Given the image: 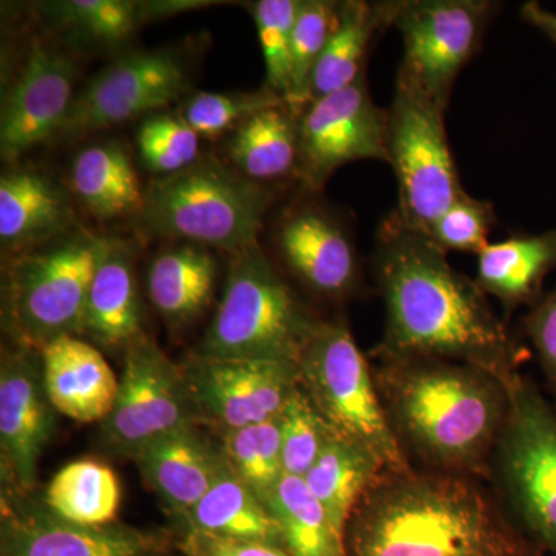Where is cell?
Here are the masks:
<instances>
[{
  "instance_id": "obj_1",
  "label": "cell",
  "mask_w": 556,
  "mask_h": 556,
  "mask_svg": "<svg viewBox=\"0 0 556 556\" xmlns=\"http://www.w3.org/2000/svg\"><path fill=\"white\" fill-rule=\"evenodd\" d=\"M376 289L386 305L376 362L438 357L473 365L510 383L530 356L508 320L477 280L448 262L427 233L408 228L396 211L382 219L371 257Z\"/></svg>"
},
{
  "instance_id": "obj_2",
  "label": "cell",
  "mask_w": 556,
  "mask_h": 556,
  "mask_svg": "<svg viewBox=\"0 0 556 556\" xmlns=\"http://www.w3.org/2000/svg\"><path fill=\"white\" fill-rule=\"evenodd\" d=\"M348 556H544L484 479L383 470L345 529Z\"/></svg>"
},
{
  "instance_id": "obj_3",
  "label": "cell",
  "mask_w": 556,
  "mask_h": 556,
  "mask_svg": "<svg viewBox=\"0 0 556 556\" xmlns=\"http://www.w3.org/2000/svg\"><path fill=\"white\" fill-rule=\"evenodd\" d=\"M375 376L409 466L490 482L510 407L508 383L473 365L438 357L376 362Z\"/></svg>"
},
{
  "instance_id": "obj_4",
  "label": "cell",
  "mask_w": 556,
  "mask_h": 556,
  "mask_svg": "<svg viewBox=\"0 0 556 556\" xmlns=\"http://www.w3.org/2000/svg\"><path fill=\"white\" fill-rule=\"evenodd\" d=\"M320 320L255 244L230 254L225 291L199 354L299 365Z\"/></svg>"
},
{
  "instance_id": "obj_5",
  "label": "cell",
  "mask_w": 556,
  "mask_h": 556,
  "mask_svg": "<svg viewBox=\"0 0 556 556\" xmlns=\"http://www.w3.org/2000/svg\"><path fill=\"white\" fill-rule=\"evenodd\" d=\"M273 192L214 156L150 181L141 218L153 233L233 252L258 244Z\"/></svg>"
},
{
  "instance_id": "obj_6",
  "label": "cell",
  "mask_w": 556,
  "mask_h": 556,
  "mask_svg": "<svg viewBox=\"0 0 556 556\" xmlns=\"http://www.w3.org/2000/svg\"><path fill=\"white\" fill-rule=\"evenodd\" d=\"M105 241L83 230L13 260L3 280V318L21 346L40 353L62 336L80 334Z\"/></svg>"
},
{
  "instance_id": "obj_7",
  "label": "cell",
  "mask_w": 556,
  "mask_h": 556,
  "mask_svg": "<svg viewBox=\"0 0 556 556\" xmlns=\"http://www.w3.org/2000/svg\"><path fill=\"white\" fill-rule=\"evenodd\" d=\"M300 388L340 437L364 445L387 470L412 467L388 424L375 365L342 317L321 318L299 361Z\"/></svg>"
},
{
  "instance_id": "obj_8",
  "label": "cell",
  "mask_w": 556,
  "mask_h": 556,
  "mask_svg": "<svg viewBox=\"0 0 556 556\" xmlns=\"http://www.w3.org/2000/svg\"><path fill=\"white\" fill-rule=\"evenodd\" d=\"M508 394L490 484L527 535L556 556V409L522 372L508 383Z\"/></svg>"
},
{
  "instance_id": "obj_9",
  "label": "cell",
  "mask_w": 556,
  "mask_h": 556,
  "mask_svg": "<svg viewBox=\"0 0 556 556\" xmlns=\"http://www.w3.org/2000/svg\"><path fill=\"white\" fill-rule=\"evenodd\" d=\"M445 110L397 72L387 109L388 164L397 181L399 218L417 232L433 223L464 192L445 129Z\"/></svg>"
},
{
  "instance_id": "obj_10",
  "label": "cell",
  "mask_w": 556,
  "mask_h": 556,
  "mask_svg": "<svg viewBox=\"0 0 556 556\" xmlns=\"http://www.w3.org/2000/svg\"><path fill=\"white\" fill-rule=\"evenodd\" d=\"M500 9L493 0H402L393 25L404 42L397 72L447 110L457 76L481 50Z\"/></svg>"
},
{
  "instance_id": "obj_11",
  "label": "cell",
  "mask_w": 556,
  "mask_h": 556,
  "mask_svg": "<svg viewBox=\"0 0 556 556\" xmlns=\"http://www.w3.org/2000/svg\"><path fill=\"white\" fill-rule=\"evenodd\" d=\"M197 420L181 367L155 340L139 336L124 350L115 405L101 422L105 447L135 459L148 445Z\"/></svg>"
},
{
  "instance_id": "obj_12",
  "label": "cell",
  "mask_w": 556,
  "mask_h": 556,
  "mask_svg": "<svg viewBox=\"0 0 556 556\" xmlns=\"http://www.w3.org/2000/svg\"><path fill=\"white\" fill-rule=\"evenodd\" d=\"M388 163L387 109L372 100L367 73L353 86L316 98L299 115L298 181L317 193L354 161Z\"/></svg>"
},
{
  "instance_id": "obj_13",
  "label": "cell",
  "mask_w": 556,
  "mask_h": 556,
  "mask_svg": "<svg viewBox=\"0 0 556 556\" xmlns=\"http://www.w3.org/2000/svg\"><path fill=\"white\" fill-rule=\"evenodd\" d=\"M314 195L294 201L278 218L274 229L278 257L306 291L325 302L361 298L367 281L353 230Z\"/></svg>"
},
{
  "instance_id": "obj_14",
  "label": "cell",
  "mask_w": 556,
  "mask_h": 556,
  "mask_svg": "<svg viewBox=\"0 0 556 556\" xmlns=\"http://www.w3.org/2000/svg\"><path fill=\"white\" fill-rule=\"evenodd\" d=\"M189 89L178 54L141 50L101 70L76 94L60 137L78 139L166 108Z\"/></svg>"
},
{
  "instance_id": "obj_15",
  "label": "cell",
  "mask_w": 556,
  "mask_h": 556,
  "mask_svg": "<svg viewBox=\"0 0 556 556\" xmlns=\"http://www.w3.org/2000/svg\"><path fill=\"white\" fill-rule=\"evenodd\" d=\"M181 369L197 419L222 434L280 416L300 387L299 365L283 362L197 354Z\"/></svg>"
},
{
  "instance_id": "obj_16",
  "label": "cell",
  "mask_w": 556,
  "mask_h": 556,
  "mask_svg": "<svg viewBox=\"0 0 556 556\" xmlns=\"http://www.w3.org/2000/svg\"><path fill=\"white\" fill-rule=\"evenodd\" d=\"M78 67L68 54L36 43L11 84L0 113V152L16 161L60 135L73 101Z\"/></svg>"
},
{
  "instance_id": "obj_17",
  "label": "cell",
  "mask_w": 556,
  "mask_h": 556,
  "mask_svg": "<svg viewBox=\"0 0 556 556\" xmlns=\"http://www.w3.org/2000/svg\"><path fill=\"white\" fill-rule=\"evenodd\" d=\"M174 533L113 525L86 527L53 517L46 507L3 504L0 556H166Z\"/></svg>"
},
{
  "instance_id": "obj_18",
  "label": "cell",
  "mask_w": 556,
  "mask_h": 556,
  "mask_svg": "<svg viewBox=\"0 0 556 556\" xmlns=\"http://www.w3.org/2000/svg\"><path fill=\"white\" fill-rule=\"evenodd\" d=\"M38 351H7L0 368V448L11 484L30 492L38 478L39 457L54 431V413L42 378Z\"/></svg>"
},
{
  "instance_id": "obj_19",
  "label": "cell",
  "mask_w": 556,
  "mask_h": 556,
  "mask_svg": "<svg viewBox=\"0 0 556 556\" xmlns=\"http://www.w3.org/2000/svg\"><path fill=\"white\" fill-rule=\"evenodd\" d=\"M43 387L58 413L76 422H104L118 394L101 351L78 336H62L40 351Z\"/></svg>"
},
{
  "instance_id": "obj_20",
  "label": "cell",
  "mask_w": 556,
  "mask_h": 556,
  "mask_svg": "<svg viewBox=\"0 0 556 556\" xmlns=\"http://www.w3.org/2000/svg\"><path fill=\"white\" fill-rule=\"evenodd\" d=\"M72 223L67 193L49 175L17 167L0 178V241L5 251L27 254L67 236Z\"/></svg>"
},
{
  "instance_id": "obj_21",
  "label": "cell",
  "mask_w": 556,
  "mask_h": 556,
  "mask_svg": "<svg viewBox=\"0 0 556 556\" xmlns=\"http://www.w3.org/2000/svg\"><path fill=\"white\" fill-rule=\"evenodd\" d=\"M134 460L150 489L174 517L181 519L214 484L225 456L222 450L215 452L192 426L159 439Z\"/></svg>"
},
{
  "instance_id": "obj_22",
  "label": "cell",
  "mask_w": 556,
  "mask_h": 556,
  "mask_svg": "<svg viewBox=\"0 0 556 556\" xmlns=\"http://www.w3.org/2000/svg\"><path fill=\"white\" fill-rule=\"evenodd\" d=\"M83 334L105 348L127 346L141 331L135 251L126 240L109 239L91 280Z\"/></svg>"
},
{
  "instance_id": "obj_23",
  "label": "cell",
  "mask_w": 556,
  "mask_h": 556,
  "mask_svg": "<svg viewBox=\"0 0 556 556\" xmlns=\"http://www.w3.org/2000/svg\"><path fill=\"white\" fill-rule=\"evenodd\" d=\"M556 269V229L514 233L486 244L478 254L477 283L501 303L506 318L522 306L532 308L544 295V281Z\"/></svg>"
},
{
  "instance_id": "obj_24",
  "label": "cell",
  "mask_w": 556,
  "mask_h": 556,
  "mask_svg": "<svg viewBox=\"0 0 556 556\" xmlns=\"http://www.w3.org/2000/svg\"><path fill=\"white\" fill-rule=\"evenodd\" d=\"M402 0L339 2L338 22L311 79V101L353 86L367 73L372 43L393 27Z\"/></svg>"
},
{
  "instance_id": "obj_25",
  "label": "cell",
  "mask_w": 556,
  "mask_h": 556,
  "mask_svg": "<svg viewBox=\"0 0 556 556\" xmlns=\"http://www.w3.org/2000/svg\"><path fill=\"white\" fill-rule=\"evenodd\" d=\"M178 530L281 546L280 529L265 501L233 473L226 459L206 495L178 519Z\"/></svg>"
},
{
  "instance_id": "obj_26",
  "label": "cell",
  "mask_w": 556,
  "mask_h": 556,
  "mask_svg": "<svg viewBox=\"0 0 556 556\" xmlns=\"http://www.w3.org/2000/svg\"><path fill=\"white\" fill-rule=\"evenodd\" d=\"M228 156L252 181H298L299 115L288 102L262 110L230 135Z\"/></svg>"
},
{
  "instance_id": "obj_27",
  "label": "cell",
  "mask_w": 556,
  "mask_h": 556,
  "mask_svg": "<svg viewBox=\"0 0 556 556\" xmlns=\"http://www.w3.org/2000/svg\"><path fill=\"white\" fill-rule=\"evenodd\" d=\"M72 190L83 206L101 219L141 215L144 189L126 150L101 142L80 150L72 164Z\"/></svg>"
},
{
  "instance_id": "obj_28",
  "label": "cell",
  "mask_w": 556,
  "mask_h": 556,
  "mask_svg": "<svg viewBox=\"0 0 556 556\" xmlns=\"http://www.w3.org/2000/svg\"><path fill=\"white\" fill-rule=\"evenodd\" d=\"M215 277L217 263L207 248L178 244L150 263L149 298L164 320L172 325L188 324L211 303Z\"/></svg>"
},
{
  "instance_id": "obj_29",
  "label": "cell",
  "mask_w": 556,
  "mask_h": 556,
  "mask_svg": "<svg viewBox=\"0 0 556 556\" xmlns=\"http://www.w3.org/2000/svg\"><path fill=\"white\" fill-rule=\"evenodd\" d=\"M383 470L367 447L334 431L303 481L345 535L354 508Z\"/></svg>"
},
{
  "instance_id": "obj_30",
  "label": "cell",
  "mask_w": 556,
  "mask_h": 556,
  "mask_svg": "<svg viewBox=\"0 0 556 556\" xmlns=\"http://www.w3.org/2000/svg\"><path fill=\"white\" fill-rule=\"evenodd\" d=\"M265 503L280 529L281 546L289 555L348 556L345 535L303 478L283 475Z\"/></svg>"
},
{
  "instance_id": "obj_31",
  "label": "cell",
  "mask_w": 556,
  "mask_h": 556,
  "mask_svg": "<svg viewBox=\"0 0 556 556\" xmlns=\"http://www.w3.org/2000/svg\"><path fill=\"white\" fill-rule=\"evenodd\" d=\"M189 10L188 2H129V0H62L46 3L51 24L83 43L110 46L129 38L146 21Z\"/></svg>"
},
{
  "instance_id": "obj_32",
  "label": "cell",
  "mask_w": 556,
  "mask_h": 556,
  "mask_svg": "<svg viewBox=\"0 0 556 556\" xmlns=\"http://www.w3.org/2000/svg\"><path fill=\"white\" fill-rule=\"evenodd\" d=\"M43 504L53 517L70 525H113L121 504L119 481L100 460H75L51 478Z\"/></svg>"
},
{
  "instance_id": "obj_33",
  "label": "cell",
  "mask_w": 556,
  "mask_h": 556,
  "mask_svg": "<svg viewBox=\"0 0 556 556\" xmlns=\"http://www.w3.org/2000/svg\"><path fill=\"white\" fill-rule=\"evenodd\" d=\"M222 453L233 473L263 501L283 477L280 416L222 434Z\"/></svg>"
},
{
  "instance_id": "obj_34",
  "label": "cell",
  "mask_w": 556,
  "mask_h": 556,
  "mask_svg": "<svg viewBox=\"0 0 556 556\" xmlns=\"http://www.w3.org/2000/svg\"><path fill=\"white\" fill-rule=\"evenodd\" d=\"M339 2L300 0L292 30V91L289 108L298 115L311 102V79L338 22Z\"/></svg>"
},
{
  "instance_id": "obj_35",
  "label": "cell",
  "mask_w": 556,
  "mask_h": 556,
  "mask_svg": "<svg viewBox=\"0 0 556 556\" xmlns=\"http://www.w3.org/2000/svg\"><path fill=\"white\" fill-rule=\"evenodd\" d=\"M300 0H258L251 7L265 61V89L285 101L292 91V30Z\"/></svg>"
},
{
  "instance_id": "obj_36",
  "label": "cell",
  "mask_w": 556,
  "mask_h": 556,
  "mask_svg": "<svg viewBox=\"0 0 556 556\" xmlns=\"http://www.w3.org/2000/svg\"><path fill=\"white\" fill-rule=\"evenodd\" d=\"M137 146L142 163L160 175L177 174L200 160V135L182 115L156 113L139 124Z\"/></svg>"
},
{
  "instance_id": "obj_37",
  "label": "cell",
  "mask_w": 556,
  "mask_h": 556,
  "mask_svg": "<svg viewBox=\"0 0 556 556\" xmlns=\"http://www.w3.org/2000/svg\"><path fill=\"white\" fill-rule=\"evenodd\" d=\"M280 426L285 475L305 478L334 430L300 387L280 413Z\"/></svg>"
},
{
  "instance_id": "obj_38",
  "label": "cell",
  "mask_w": 556,
  "mask_h": 556,
  "mask_svg": "<svg viewBox=\"0 0 556 556\" xmlns=\"http://www.w3.org/2000/svg\"><path fill=\"white\" fill-rule=\"evenodd\" d=\"M283 102L287 101L265 87L241 93L200 91L190 98L182 116L200 137L218 138L226 131L239 129L255 113Z\"/></svg>"
},
{
  "instance_id": "obj_39",
  "label": "cell",
  "mask_w": 556,
  "mask_h": 556,
  "mask_svg": "<svg viewBox=\"0 0 556 556\" xmlns=\"http://www.w3.org/2000/svg\"><path fill=\"white\" fill-rule=\"evenodd\" d=\"M496 225L495 207L490 201L466 192L433 223L427 236L447 252L479 254L490 243Z\"/></svg>"
},
{
  "instance_id": "obj_40",
  "label": "cell",
  "mask_w": 556,
  "mask_h": 556,
  "mask_svg": "<svg viewBox=\"0 0 556 556\" xmlns=\"http://www.w3.org/2000/svg\"><path fill=\"white\" fill-rule=\"evenodd\" d=\"M521 327L535 351L556 409V287L527 311Z\"/></svg>"
},
{
  "instance_id": "obj_41",
  "label": "cell",
  "mask_w": 556,
  "mask_h": 556,
  "mask_svg": "<svg viewBox=\"0 0 556 556\" xmlns=\"http://www.w3.org/2000/svg\"><path fill=\"white\" fill-rule=\"evenodd\" d=\"M175 548L182 556H291L277 544L262 541L230 540L193 532V530H177Z\"/></svg>"
},
{
  "instance_id": "obj_42",
  "label": "cell",
  "mask_w": 556,
  "mask_h": 556,
  "mask_svg": "<svg viewBox=\"0 0 556 556\" xmlns=\"http://www.w3.org/2000/svg\"><path fill=\"white\" fill-rule=\"evenodd\" d=\"M521 17L556 43V13L544 9L540 2L530 0L521 7Z\"/></svg>"
},
{
  "instance_id": "obj_43",
  "label": "cell",
  "mask_w": 556,
  "mask_h": 556,
  "mask_svg": "<svg viewBox=\"0 0 556 556\" xmlns=\"http://www.w3.org/2000/svg\"><path fill=\"white\" fill-rule=\"evenodd\" d=\"M166 556H182L181 554H179V552L177 551V548H175L174 552H170L169 555H166Z\"/></svg>"
}]
</instances>
